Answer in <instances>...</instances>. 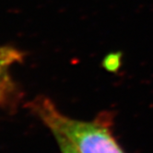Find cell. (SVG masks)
Returning <instances> with one entry per match:
<instances>
[{
  "instance_id": "6da1fadb",
  "label": "cell",
  "mask_w": 153,
  "mask_h": 153,
  "mask_svg": "<svg viewBox=\"0 0 153 153\" xmlns=\"http://www.w3.org/2000/svg\"><path fill=\"white\" fill-rule=\"evenodd\" d=\"M33 109L52 133L68 138L79 153H126L114 138L107 118L73 119L62 114L49 100L38 101Z\"/></svg>"
},
{
  "instance_id": "7a4b0ae2",
  "label": "cell",
  "mask_w": 153,
  "mask_h": 153,
  "mask_svg": "<svg viewBox=\"0 0 153 153\" xmlns=\"http://www.w3.org/2000/svg\"><path fill=\"white\" fill-rule=\"evenodd\" d=\"M21 59V54L15 49L9 47L0 48V73Z\"/></svg>"
},
{
  "instance_id": "3957f363",
  "label": "cell",
  "mask_w": 153,
  "mask_h": 153,
  "mask_svg": "<svg viewBox=\"0 0 153 153\" xmlns=\"http://www.w3.org/2000/svg\"><path fill=\"white\" fill-rule=\"evenodd\" d=\"M122 56L121 53H109L105 56L103 59L102 65L103 68L108 70V71H112V72H116L119 68L121 67L122 64Z\"/></svg>"
},
{
  "instance_id": "277c9868",
  "label": "cell",
  "mask_w": 153,
  "mask_h": 153,
  "mask_svg": "<svg viewBox=\"0 0 153 153\" xmlns=\"http://www.w3.org/2000/svg\"><path fill=\"white\" fill-rule=\"evenodd\" d=\"M53 135L56 139V142L58 144L61 153H79L76 150V149L72 145L71 142L68 138H65L64 136L58 133H53Z\"/></svg>"
},
{
  "instance_id": "5b68a950",
  "label": "cell",
  "mask_w": 153,
  "mask_h": 153,
  "mask_svg": "<svg viewBox=\"0 0 153 153\" xmlns=\"http://www.w3.org/2000/svg\"><path fill=\"white\" fill-rule=\"evenodd\" d=\"M8 90H9V81L7 76L3 73L2 75H0V102L3 101Z\"/></svg>"
},
{
  "instance_id": "8992f818",
  "label": "cell",
  "mask_w": 153,
  "mask_h": 153,
  "mask_svg": "<svg viewBox=\"0 0 153 153\" xmlns=\"http://www.w3.org/2000/svg\"><path fill=\"white\" fill-rule=\"evenodd\" d=\"M3 73H4V72H1V73H0V75H2Z\"/></svg>"
}]
</instances>
